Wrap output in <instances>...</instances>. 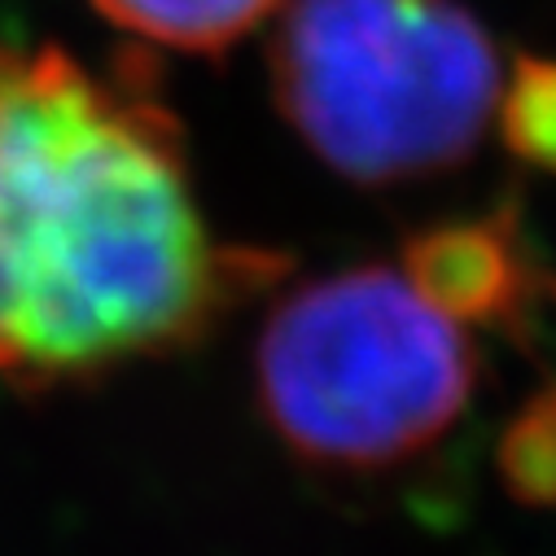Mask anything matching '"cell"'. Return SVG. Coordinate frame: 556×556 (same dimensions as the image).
Instances as JSON below:
<instances>
[{
  "label": "cell",
  "mask_w": 556,
  "mask_h": 556,
  "mask_svg": "<svg viewBox=\"0 0 556 556\" xmlns=\"http://www.w3.org/2000/svg\"><path fill=\"white\" fill-rule=\"evenodd\" d=\"M18 355H23V286L5 228H0V372H18Z\"/></svg>",
  "instance_id": "ba28073f"
},
{
  "label": "cell",
  "mask_w": 556,
  "mask_h": 556,
  "mask_svg": "<svg viewBox=\"0 0 556 556\" xmlns=\"http://www.w3.org/2000/svg\"><path fill=\"white\" fill-rule=\"evenodd\" d=\"M271 92L299 141L351 185L460 167L500 101V58L460 0H294Z\"/></svg>",
  "instance_id": "7a4b0ae2"
},
{
  "label": "cell",
  "mask_w": 556,
  "mask_h": 556,
  "mask_svg": "<svg viewBox=\"0 0 556 556\" xmlns=\"http://www.w3.org/2000/svg\"><path fill=\"white\" fill-rule=\"evenodd\" d=\"M412 290L456 325H486L526 338L539 299L556 294V281L530 254L517 211H491L473 219H447L403 241V267Z\"/></svg>",
  "instance_id": "277c9868"
},
{
  "label": "cell",
  "mask_w": 556,
  "mask_h": 556,
  "mask_svg": "<svg viewBox=\"0 0 556 556\" xmlns=\"http://www.w3.org/2000/svg\"><path fill=\"white\" fill-rule=\"evenodd\" d=\"M0 228L23 286L18 377L75 381L198 342L286 258L228 245L180 127L131 71L0 36Z\"/></svg>",
  "instance_id": "6da1fadb"
},
{
  "label": "cell",
  "mask_w": 556,
  "mask_h": 556,
  "mask_svg": "<svg viewBox=\"0 0 556 556\" xmlns=\"http://www.w3.org/2000/svg\"><path fill=\"white\" fill-rule=\"evenodd\" d=\"M495 105L504 150L517 163L556 176V62L517 53L508 88H500Z\"/></svg>",
  "instance_id": "8992f818"
},
{
  "label": "cell",
  "mask_w": 556,
  "mask_h": 556,
  "mask_svg": "<svg viewBox=\"0 0 556 556\" xmlns=\"http://www.w3.org/2000/svg\"><path fill=\"white\" fill-rule=\"evenodd\" d=\"M495 469L517 504L556 513V386L521 403L500 434Z\"/></svg>",
  "instance_id": "52a82bcc"
},
{
  "label": "cell",
  "mask_w": 556,
  "mask_h": 556,
  "mask_svg": "<svg viewBox=\"0 0 556 556\" xmlns=\"http://www.w3.org/2000/svg\"><path fill=\"white\" fill-rule=\"evenodd\" d=\"M478 355L394 267L364 263L290 290L258 351V412L299 460L342 473L430 452L473 399Z\"/></svg>",
  "instance_id": "3957f363"
},
{
  "label": "cell",
  "mask_w": 556,
  "mask_h": 556,
  "mask_svg": "<svg viewBox=\"0 0 556 556\" xmlns=\"http://www.w3.org/2000/svg\"><path fill=\"white\" fill-rule=\"evenodd\" d=\"M118 31L180 53H224L263 27L281 0H88Z\"/></svg>",
  "instance_id": "5b68a950"
}]
</instances>
